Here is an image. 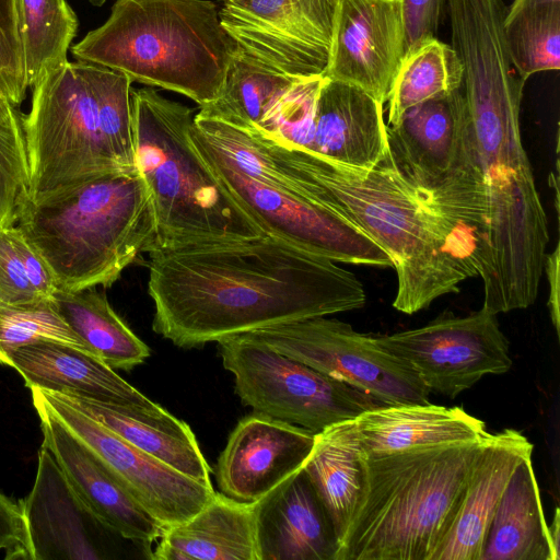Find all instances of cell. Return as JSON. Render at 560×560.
Wrapping results in <instances>:
<instances>
[{
    "label": "cell",
    "mask_w": 560,
    "mask_h": 560,
    "mask_svg": "<svg viewBox=\"0 0 560 560\" xmlns=\"http://www.w3.org/2000/svg\"><path fill=\"white\" fill-rule=\"evenodd\" d=\"M47 262L57 289L110 287L143 252L156 222L149 188L137 171H120L30 202L16 223Z\"/></svg>",
    "instance_id": "obj_6"
},
{
    "label": "cell",
    "mask_w": 560,
    "mask_h": 560,
    "mask_svg": "<svg viewBox=\"0 0 560 560\" xmlns=\"http://www.w3.org/2000/svg\"><path fill=\"white\" fill-rule=\"evenodd\" d=\"M299 79L265 68L236 48L219 97L200 107L199 113L255 130L267 110Z\"/></svg>",
    "instance_id": "obj_32"
},
{
    "label": "cell",
    "mask_w": 560,
    "mask_h": 560,
    "mask_svg": "<svg viewBox=\"0 0 560 560\" xmlns=\"http://www.w3.org/2000/svg\"><path fill=\"white\" fill-rule=\"evenodd\" d=\"M387 140L398 171L452 225L471 259L486 208L462 88L409 108L387 126Z\"/></svg>",
    "instance_id": "obj_8"
},
{
    "label": "cell",
    "mask_w": 560,
    "mask_h": 560,
    "mask_svg": "<svg viewBox=\"0 0 560 560\" xmlns=\"http://www.w3.org/2000/svg\"><path fill=\"white\" fill-rule=\"evenodd\" d=\"M24 116L32 202L121 170L103 140L91 63L67 61L32 89Z\"/></svg>",
    "instance_id": "obj_9"
},
{
    "label": "cell",
    "mask_w": 560,
    "mask_h": 560,
    "mask_svg": "<svg viewBox=\"0 0 560 560\" xmlns=\"http://www.w3.org/2000/svg\"><path fill=\"white\" fill-rule=\"evenodd\" d=\"M316 433L253 412L231 432L215 468L221 493L255 503L299 472L308 459Z\"/></svg>",
    "instance_id": "obj_18"
},
{
    "label": "cell",
    "mask_w": 560,
    "mask_h": 560,
    "mask_svg": "<svg viewBox=\"0 0 560 560\" xmlns=\"http://www.w3.org/2000/svg\"><path fill=\"white\" fill-rule=\"evenodd\" d=\"M480 440L368 455L336 560H431L460 505Z\"/></svg>",
    "instance_id": "obj_4"
},
{
    "label": "cell",
    "mask_w": 560,
    "mask_h": 560,
    "mask_svg": "<svg viewBox=\"0 0 560 560\" xmlns=\"http://www.w3.org/2000/svg\"><path fill=\"white\" fill-rule=\"evenodd\" d=\"M131 109L135 166L149 188L156 222L151 250L268 235L196 151L192 109L151 88L131 91Z\"/></svg>",
    "instance_id": "obj_7"
},
{
    "label": "cell",
    "mask_w": 560,
    "mask_h": 560,
    "mask_svg": "<svg viewBox=\"0 0 560 560\" xmlns=\"http://www.w3.org/2000/svg\"><path fill=\"white\" fill-rule=\"evenodd\" d=\"M405 23V51L421 40L435 36L440 28L447 0H400Z\"/></svg>",
    "instance_id": "obj_40"
},
{
    "label": "cell",
    "mask_w": 560,
    "mask_h": 560,
    "mask_svg": "<svg viewBox=\"0 0 560 560\" xmlns=\"http://www.w3.org/2000/svg\"><path fill=\"white\" fill-rule=\"evenodd\" d=\"M44 341L65 343L90 352L60 315L52 299L28 304L0 302L1 364L8 365L9 355L16 349Z\"/></svg>",
    "instance_id": "obj_35"
},
{
    "label": "cell",
    "mask_w": 560,
    "mask_h": 560,
    "mask_svg": "<svg viewBox=\"0 0 560 560\" xmlns=\"http://www.w3.org/2000/svg\"><path fill=\"white\" fill-rule=\"evenodd\" d=\"M258 560H336L331 518L303 468L256 502Z\"/></svg>",
    "instance_id": "obj_20"
},
{
    "label": "cell",
    "mask_w": 560,
    "mask_h": 560,
    "mask_svg": "<svg viewBox=\"0 0 560 560\" xmlns=\"http://www.w3.org/2000/svg\"><path fill=\"white\" fill-rule=\"evenodd\" d=\"M52 300L88 350L112 369L130 371L149 358L150 348L95 288L77 292L57 289Z\"/></svg>",
    "instance_id": "obj_29"
},
{
    "label": "cell",
    "mask_w": 560,
    "mask_h": 560,
    "mask_svg": "<svg viewBox=\"0 0 560 560\" xmlns=\"http://www.w3.org/2000/svg\"><path fill=\"white\" fill-rule=\"evenodd\" d=\"M247 131L292 189L346 218L388 255L397 273V311L424 310L471 277L454 229L401 175L389 148L374 167L360 170Z\"/></svg>",
    "instance_id": "obj_3"
},
{
    "label": "cell",
    "mask_w": 560,
    "mask_h": 560,
    "mask_svg": "<svg viewBox=\"0 0 560 560\" xmlns=\"http://www.w3.org/2000/svg\"><path fill=\"white\" fill-rule=\"evenodd\" d=\"M33 560L106 559L105 538L115 535L92 512L42 443L35 481L19 502Z\"/></svg>",
    "instance_id": "obj_17"
},
{
    "label": "cell",
    "mask_w": 560,
    "mask_h": 560,
    "mask_svg": "<svg viewBox=\"0 0 560 560\" xmlns=\"http://www.w3.org/2000/svg\"><path fill=\"white\" fill-rule=\"evenodd\" d=\"M12 240L26 275L45 299H52L57 290L54 276L44 258L26 242L16 225L11 228Z\"/></svg>",
    "instance_id": "obj_41"
},
{
    "label": "cell",
    "mask_w": 560,
    "mask_h": 560,
    "mask_svg": "<svg viewBox=\"0 0 560 560\" xmlns=\"http://www.w3.org/2000/svg\"><path fill=\"white\" fill-rule=\"evenodd\" d=\"M405 360L429 389L457 397L483 376L512 366L509 341L497 314L481 307L467 316L443 312L427 325L375 337Z\"/></svg>",
    "instance_id": "obj_13"
},
{
    "label": "cell",
    "mask_w": 560,
    "mask_h": 560,
    "mask_svg": "<svg viewBox=\"0 0 560 560\" xmlns=\"http://www.w3.org/2000/svg\"><path fill=\"white\" fill-rule=\"evenodd\" d=\"M458 56L486 208L471 265L483 282L482 307L498 315L535 303L548 220L521 137L526 81L502 40H472Z\"/></svg>",
    "instance_id": "obj_2"
},
{
    "label": "cell",
    "mask_w": 560,
    "mask_h": 560,
    "mask_svg": "<svg viewBox=\"0 0 560 560\" xmlns=\"http://www.w3.org/2000/svg\"><path fill=\"white\" fill-rule=\"evenodd\" d=\"M256 502H240L221 492L187 521L167 527L150 545L154 560H258Z\"/></svg>",
    "instance_id": "obj_24"
},
{
    "label": "cell",
    "mask_w": 560,
    "mask_h": 560,
    "mask_svg": "<svg viewBox=\"0 0 560 560\" xmlns=\"http://www.w3.org/2000/svg\"><path fill=\"white\" fill-rule=\"evenodd\" d=\"M219 11L210 0H117L105 23L70 51L202 107L219 97L236 51Z\"/></svg>",
    "instance_id": "obj_5"
},
{
    "label": "cell",
    "mask_w": 560,
    "mask_h": 560,
    "mask_svg": "<svg viewBox=\"0 0 560 560\" xmlns=\"http://www.w3.org/2000/svg\"><path fill=\"white\" fill-rule=\"evenodd\" d=\"M338 0H223L219 14L237 50L294 78L323 75Z\"/></svg>",
    "instance_id": "obj_14"
},
{
    "label": "cell",
    "mask_w": 560,
    "mask_h": 560,
    "mask_svg": "<svg viewBox=\"0 0 560 560\" xmlns=\"http://www.w3.org/2000/svg\"><path fill=\"white\" fill-rule=\"evenodd\" d=\"M534 445L515 429L490 433L476 457L460 505L431 560H480L488 529L516 466Z\"/></svg>",
    "instance_id": "obj_21"
},
{
    "label": "cell",
    "mask_w": 560,
    "mask_h": 560,
    "mask_svg": "<svg viewBox=\"0 0 560 560\" xmlns=\"http://www.w3.org/2000/svg\"><path fill=\"white\" fill-rule=\"evenodd\" d=\"M324 79L323 75L299 79L250 131L288 149L311 151L316 103Z\"/></svg>",
    "instance_id": "obj_36"
},
{
    "label": "cell",
    "mask_w": 560,
    "mask_h": 560,
    "mask_svg": "<svg viewBox=\"0 0 560 560\" xmlns=\"http://www.w3.org/2000/svg\"><path fill=\"white\" fill-rule=\"evenodd\" d=\"M217 343L236 395L254 412L318 433L383 406L345 382L241 336Z\"/></svg>",
    "instance_id": "obj_10"
},
{
    "label": "cell",
    "mask_w": 560,
    "mask_h": 560,
    "mask_svg": "<svg viewBox=\"0 0 560 560\" xmlns=\"http://www.w3.org/2000/svg\"><path fill=\"white\" fill-rule=\"evenodd\" d=\"M463 66L452 45L436 36L405 51L387 94V126L409 108L462 88Z\"/></svg>",
    "instance_id": "obj_30"
},
{
    "label": "cell",
    "mask_w": 560,
    "mask_h": 560,
    "mask_svg": "<svg viewBox=\"0 0 560 560\" xmlns=\"http://www.w3.org/2000/svg\"><path fill=\"white\" fill-rule=\"evenodd\" d=\"M387 150L384 105L358 88L325 78L310 152L346 166L371 170Z\"/></svg>",
    "instance_id": "obj_23"
},
{
    "label": "cell",
    "mask_w": 560,
    "mask_h": 560,
    "mask_svg": "<svg viewBox=\"0 0 560 560\" xmlns=\"http://www.w3.org/2000/svg\"><path fill=\"white\" fill-rule=\"evenodd\" d=\"M27 88L65 65L78 33V18L66 0H19Z\"/></svg>",
    "instance_id": "obj_33"
},
{
    "label": "cell",
    "mask_w": 560,
    "mask_h": 560,
    "mask_svg": "<svg viewBox=\"0 0 560 560\" xmlns=\"http://www.w3.org/2000/svg\"><path fill=\"white\" fill-rule=\"evenodd\" d=\"M11 228L0 230V302L28 304L46 300L26 275L12 240Z\"/></svg>",
    "instance_id": "obj_39"
},
{
    "label": "cell",
    "mask_w": 560,
    "mask_h": 560,
    "mask_svg": "<svg viewBox=\"0 0 560 560\" xmlns=\"http://www.w3.org/2000/svg\"><path fill=\"white\" fill-rule=\"evenodd\" d=\"M91 75L106 148L121 170H135L132 82L126 74L95 63H91Z\"/></svg>",
    "instance_id": "obj_34"
},
{
    "label": "cell",
    "mask_w": 560,
    "mask_h": 560,
    "mask_svg": "<svg viewBox=\"0 0 560 560\" xmlns=\"http://www.w3.org/2000/svg\"><path fill=\"white\" fill-rule=\"evenodd\" d=\"M62 395L131 445L199 483L213 488L211 468L185 421L165 409L150 412L81 396Z\"/></svg>",
    "instance_id": "obj_26"
},
{
    "label": "cell",
    "mask_w": 560,
    "mask_h": 560,
    "mask_svg": "<svg viewBox=\"0 0 560 560\" xmlns=\"http://www.w3.org/2000/svg\"><path fill=\"white\" fill-rule=\"evenodd\" d=\"M237 336L345 382L382 405L429 402V389L405 360L341 320L318 316Z\"/></svg>",
    "instance_id": "obj_11"
},
{
    "label": "cell",
    "mask_w": 560,
    "mask_h": 560,
    "mask_svg": "<svg viewBox=\"0 0 560 560\" xmlns=\"http://www.w3.org/2000/svg\"><path fill=\"white\" fill-rule=\"evenodd\" d=\"M93 5L101 7L103 5L106 0H89Z\"/></svg>",
    "instance_id": "obj_44"
},
{
    "label": "cell",
    "mask_w": 560,
    "mask_h": 560,
    "mask_svg": "<svg viewBox=\"0 0 560 560\" xmlns=\"http://www.w3.org/2000/svg\"><path fill=\"white\" fill-rule=\"evenodd\" d=\"M32 399L40 419L43 444L88 506L115 535L149 548L165 527L40 400Z\"/></svg>",
    "instance_id": "obj_19"
},
{
    "label": "cell",
    "mask_w": 560,
    "mask_h": 560,
    "mask_svg": "<svg viewBox=\"0 0 560 560\" xmlns=\"http://www.w3.org/2000/svg\"><path fill=\"white\" fill-rule=\"evenodd\" d=\"M352 423L361 452L368 455L480 440L489 434L485 422L463 408L430 402L377 406Z\"/></svg>",
    "instance_id": "obj_25"
},
{
    "label": "cell",
    "mask_w": 560,
    "mask_h": 560,
    "mask_svg": "<svg viewBox=\"0 0 560 560\" xmlns=\"http://www.w3.org/2000/svg\"><path fill=\"white\" fill-rule=\"evenodd\" d=\"M404 54L400 0H338L325 78L384 105Z\"/></svg>",
    "instance_id": "obj_16"
},
{
    "label": "cell",
    "mask_w": 560,
    "mask_h": 560,
    "mask_svg": "<svg viewBox=\"0 0 560 560\" xmlns=\"http://www.w3.org/2000/svg\"><path fill=\"white\" fill-rule=\"evenodd\" d=\"M548 532L551 539V542L557 551H559V541H560V513L559 508H556L555 516L551 522V525H548Z\"/></svg>",
    "instance_id": "obj_43"
},
{
    "label": "cell",
    "mask_w": 560,
    "mask_h": 560,
    "mask_svg": "<svg viewBox=\"0 0 560 560\" xmlns=\"http://www.w3.org/2000/svg\"><path fill=\"white\" fill-rule=\"evenodd\" d=\"M13 368L31 388L81 396L104 404L159 412L164 408L119 376L92 353L59 342H37L9 355Z\"/></svg>",
    "instance_id": "obj_22"
},
{
    "label": "cell",
    "mask_w": 560,
    "mask_h": 560,
    "mask_svg": "<svg viewBox=\"0 0 560 560\" xmlns=\"http://www.w3.org/2000/svg\"><path fill=\"white\" fill-rule=\"evenodd\" d=\"M503 34L522 80L560 69V0H512L505 10Z\"/></svg>",
    "instance_id": "obj_31"
},
{
    "label": "cell",
    "mask_w": 560,
    "mask_h": 560,
    "mask_svg": "<svg viewBox=\"0 0 560 560\" xmlns=\"http://www.w3.org/2000/svg\"><path fill=\"white\" fill-rule=\"evenodd\" d=\"M40 400L105 465L130 494L167 528L199 512L214 495L213 488L174 470L131 445L83 412L61 393L31 388Z\"/></svg>",
    "instance_id": "obj_15"
},
{
    "label": "cell",
    "mask_w": 560,
    "mask_h": 560,
    "mask_svg": "<svg viewBox=\"0 0 560 560\" xmlns=\"http://www.w3.org/2000/svg\"><path fill=\"white\" fill-rule=\"evenodd\" d=\"M27 89L19 0H0V95L20 107Z\"/></svg>",
    "instance_id": "obj_38"
},
{
    "label": "cell",
    "mask_w": 560,
    "mask_h": 560,
    "mask_svg": "<svg viewBox=\"0 0 560 560\" xmlns=\"http://www.w3.org/2000/svg\"><path fill=\"white\" fill-rule=\"evenodd\" d=\"M152 329L176 347L364 306L359 279L272 235L149 252Z\"/></svg>",
    "instance_id": "obj_1"
},
{
    "label": "cell",
    "mask_w": 560,
    "mask_h": 560,
    "mask_svg": "<svg viewBox=\"0 0 560 560\" xmlns=\"http://www.w3.org/2000/svg\"><path fill=\"white\" fill-rule=\"evenodd\" d=\"M480 560H560L549 536L532 456L516 466L506 485Z\"/></svg>",
    "instance_id": "obj_27"
},
{
    "label": "cell",
    "mask_w": 560,
    "mask_h": 560,
    "mask_svg": "<svg viewBox=\"0 0 560 560\" xmlns=\"http://www.w3.org/2000/svg\"><path fill=\"white\" fill-rule=\"evenodd\" d=\"M361 448L352 420L316 433L303 470L334 524L339 546L362 488Z\"/></svg>",
    "instance_id": "obj_28"
},
{
    "label": "cell",
    "mask_w": 560,
    "mask_h": 560,
    "mask_svg": "<svg viewBox=\"0 0 560 560\" xmlns=\"http://www.w3.org/2000/svg\"><path fill=\"white\" fill-rule=\"evenodd\" d=\"M190 139L222 188L268 235L335 262L393 267L388 255L346 218L283 186L254 179Z\"/></svg>",
    "instance_id": "obj_12"
},
{
    "label": "cell",
    "mask_w": 560,
    "mask_h": 560,
    "mask_svg": "<svg viewBox=\"0 0 560 560\" xmlns=\"http://www.w3.org/2000/svg\"><path fill=\"white\" fill-rule=\"evenodd\" d=\"M24 114L0 117V230L16 225L31 202Z\"/></svg>",
    "instance_id": "obj_37"
},
{
    "label": "cell",
    "mask_w": 560,
    "mask_h": 560,
    "mask_svg": "<svg viewBox=\"0 0 560 560\" xmlns=\"http://www.w3.org/2000/svg\"><path fill=\"white\" fill-rule=\"evenodd\" d=\"M559 244L551 254H546L544 268L549 282L548 307L550 312L551 323L559 336L560 331V312H559Z\"/></svg>",
    "instance_id": "obj_42"
}]
</instances>
